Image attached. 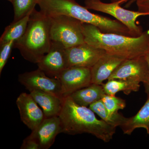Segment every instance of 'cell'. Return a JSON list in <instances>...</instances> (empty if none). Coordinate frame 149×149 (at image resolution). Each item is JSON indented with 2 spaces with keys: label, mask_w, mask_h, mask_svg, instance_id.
Instances as JSON below:
<instances>
[{
  "label": "cell",
  "mask_w": 149,
  "mask_h": 149,
  "mask_svg": "<svg viewBox=\"0 0 149 149\" xmlns=\"http://www.w3.org/2000/svg\"><path fill=\"white\" fill-rule=\"evenodd\" d=\"M82 30L85 43L108 53L131 59L143 56L149 53V29L137 37L104 33L87 23H83Z\"/></svg>",
  "instance_id": "cell-1"
},
{
  "label": "cell",
  "mask_w": 149,
  "mask_h": 149,
  "mask_svg": "<svg viewBox=\"0 0 149 149\" xmlns=\"http://www.w3.org/2000/svg\"><path fill=\"white\" fill-rule=\"evenodd\" d=\"M58 116L62 133L71 135L89 133L108 143L116 133V127L98 119L90 108L77 104L69 96L64 98Z\"/></svg>",
  "instance_id": "cell-2"
},
{
  "label": "cell",
  "mask_w": 149,
  "mask_h": 149,
  "mask_svg": "<svg viewBox=\"0 0 149 149\" xmlns=\"http://www.w3.org/2000/svg\"><path fill=\"white\" fill-rule=\"evenodd\" d=\"M40 11L49 16L71 17L83 23L94 25L102 32L133 37L129 29L117 19L92 13L75 0H39Z\"/></svg>",
  "instance_id": "cell-3"
},
{
  "label": "cell",
  "mask_w": 149,
  "mask_h": 149,
  "mask_svg": "<svg viewBox=\"0 0 149 149\" xmlns=\"http://www.w3.org/2000/svg\"><path fill=\"white\" fill-rule=\"evenodd\" d=\"M52 44L49 17L34 8L24 35L15 42L23 58L37 64L48 52Z\"/></svg>",
  "instance_id": "cell-4"
},
{
  "label": "cell",
  "mask_w": 149,
  "mask_h": 149,
  "mask_svg": "<svg viewBox=\"0 0 149 149\" xmlns=\"http://www.w3.org/2000/svg\"><path fill=\"white\" fill-rule=\"evenodd\" d=\"M128 1L121 0L106 3L101 0H84V3L88 9L107 14L113 17L129 29L133 37H139L143 32L142 27L137 24V19L141 16L149 15V13L139 10H128L120 6V4Z\"/></svg>",
  "instance_id": "cell-5"
},
{
  "label": "cell",
  "mask_w": 149,
  "mask_h": 149,
  "mask_svg": "<svg viewBox=\"0 0 149 149\" xmlns=\"http://www.w3.org/2000/svg\"><path fill=\"white\" fill-rule=\"evenodd\" d=\"M49 17L52 41L60 43L66 49L85 42L82 22L66 15Z\"/></svg>",
  "instance_id": "cell-6"
},
{
  "label": "cell",
  "mask_w": 149,
  "mask_h": 149,
  "mask_svg": "<svg viewBox=\"0 0 149 149\" xmlns=\"http://www.w3.org/2000/svg\"><path fill=\"white\" fill-rule=\"evenodd\" d=\"M18 80L29 92L40 90L63 98L59 80L57 78L49 77L39 68L19 74Z\"/></svg>",
  "instance_id": "cell-7"
},
{
  "label": "cell",
  "mask_w": 149,
  "mask_h": 149,
  "mask_svg": "<svg viewBox=\"0 0 149 149\" xmlns=\"http://www.w3.org/2000/svg\"><path fill=\"white\" fill-rule=\"evenodd\" d=\"M57 79L61 83L62 97L65 98L75 91L92 84L91 68L69 67L59 74Z\"/></svg>",
  "instance_id": "cell-8"
},
{
  "label": "cell",
  "mask_w": 149,
  "mask_h": 149,
  "mask_svg": "<svg viewBox=\"0 0 149 149\" xmlns=\"http://www.w3.org/2000/svg\"><path fill=\"white\" fill-rule=\"evenodd\" d=\"M66 49L60 43L52 41L49 50L37 63L38 68L49 77L57 78L68 67Z\"/></svg>",
  "instance_id": "cell-9"
},
{
  "label": "cell",
  "mask_w": 149,
  "mask_h": 149,
  "mask_svg": "<svg viewBox=\"0 0 149 149\" xmlns=\"http://www.w3.org/2000/svg\"><path fill=\"white\" fill-rule=\"evenodd\" d=\"M148 68L145 56L126 59L116 68L108 80L120 79L145 83L148 78Z\"/></svg>",
  "instance_id": "cell-10"
},
{
  "label": "cell",
  "mask_w": 149,
  "mask_h": 149,
  "mask_svg": "<svg viewBox=\"0 0 149 149\" xmlns=\"http://www.w3.org/2000/svg\"><path fill=\"white\" fill-rule=\"evenodd\" d=\"M68 67H82L91 68L106 52L86 43L66 49Z\"/></svg>",
  "instance_id": "cell-11"
},
{
  "label": "cell",
  "mask_w": 149,
  "mask_h": 149,
  "mask_svg": "<svg viewBox=\"0 0 149 149\" xmlns=\"http://www.w3.org/2000/svg\"><path fill=\"white\" fill-rule=\"evenodd\" d=\"M61 133L62 132L60 118L59 116H54L45 118L27 137L37 143L39 149H48L53 145L56 137Z\"/></svg>",
  "instance_id": "cell-12"
},
{
  "label": "cell",
  "mask_w": 149,
  "mask_h": 149,
  "mask_svg": "<svg viewBox=\"0 0 149 149\" xmlns=\"http://www.w3.org/2000/svg\"><path fill=\"white\" fill-rule=\"evenodd\" d=\"M16 103L22 121L32 131L45 119L42 110L30 94L21 93L17 98Z\"/></svg>",
  "instance_id": "cell-13"
},
{
  "label": "cell",
  "mask_w": 149,
  "mask_h": 149,
  "mask_svg": "<svg viewBox=\"0 0 149 149\" xmlns=\"http://www.w3.org/2000/svg\"><path fill=\"white\" fill-rule=\"evenodd\" d=\"M126 59L106 52L91 68L92 83L102 85L113 72Z\"/></svg>",
  "instance_id": "cell-14"
},
{
  "label": "cell",
  "mask_w": 149,
  "mask_h": 149,
  "mask_svg": "<svg viewBox=\"0 0 149 149\" xmlns=\"http://www.w3.org/2000/svg\"><path fill=\"white\" fill-rule=\"evenodd\" d=\"M30 94L42 108L45 118L59 116L63 106L64 98L40 90L32 91Z\"/></svg>",
  "instance_id": "cell-15"
},
{
  "label": "cell",
  "mask_w": 149,
  "mask_h": 149,
  "mask_svg": "<svg viewBox=\"0 0 149 149\" xmlns=\"http://www.w3.org/2000/svg\"><path fill=\"white\" fill-rule=\"evenodd\" d=\"M105 95L102 85L92 83L88 87L75 91L69 97L77 104L88 107L102 100Z\"/></svg>",
  "instance_id": "cell-16"
},
{
  "label": "cell",
  "mask_w": 149,
  "mask_h": 149,
  "mask_svg": "<svg viewBox=\"0 0 149 149\" xmlns=\"http://www.w3.org/2000/svg\"><path fill=\"white\" fill-rule=\"evenodd\" d=\"M120 127L123 133L128 135L137 128H145L149 136V97L139 111L132 117L126 118Z\"/></svg>",
  "instance_id": "cell-17"
},
{
  "label": "cell",
  "mask_w": 149,
  "mask_h": 149,
  "mask_svg": "<svg viewBox=\"0 0 149 149\" xmlns=\"http://www.w3.org/2000/svg\"><path fill=\"white\" fill-rule=\"evenodd\" d=\"M106 95H115L118 92L122 91L126 95L132 92H138L140 88V83L130 80L111 79L102 85Z\"/></svg>",
  "instance_id": "cell-18"
},
{
  "label": "cell",
  "mask_w": 149,
  "mask_h": 149,
  "mask_svg": "<svg viewBox=\"0 0 149 149\" xmlns=\"http://www.w3.org/2000/svg\"><path fill=\"white\" fill-rule=\"evenodd\" d=\"M31 13L17 21L13 22L6 27L0 38V45L11 41L15 42L23 36L26 31Z\"/></svg>",
  "instance_id": "cell-19"
},
{
  "label": "cell",
  "mask_w": 149,
  "mask_h": 149,
  "mask_svg": "<svg viewBox=\"0 0 149 149\" xmlns=\"http://www.w3.org/2000/svg\"><path fill=\"white\" fill-rule=\"evenodd\" d=\"M89 107L97 114L102 120L116 128L122 125L126 118L122 114L118 112L113 115H111L104 105L102 100L91 104Z\"/></svg>",
  "instance_id": "cell-20"
},
{
  "label": "cell",
  "mask_w": 149,
  "mask_h": 149,
  "mask_svg": "<svg viewBox=\"0 0 149 149\" xmlns=\"http://www.w3.org/2000/svg\"><path fill=\"white\" fill-rule=\"evenodd\" d=\"M39 0H13L14 17L13 21H16L31 13L38 4Z\"/></svg>",
  "instance_id": "cell-21"
},
{
  "label": "cell",
  "mask_w": 149,
  "mask_h": 149,
  "mask_svg": "<svg viewBox=\"0 0 149 149\" xmlns=\"http://www.w3.org/2000/svg\"><path fill=\"white\" fill-rule=\"evenodd\" d=\"M104 105L111 115L118 112L119 110L123 109L126 107L125 100L116 97L106 94L102 99Z\"/></svg>",
  "instance_id": "cell-22"
},
{
  "label": "cell",
  "mask_w": 149,
  "mask_h": 149,
  "mask_svg": "<svg viewBox=\"0 0 149 149\" xmlns=\"http://www.w3.org/2000/svg\"><path fill=\"white\" fill-rule=\"evenodd\" d=\"M15 41H11L1 45L0 49V74L5 66L14 47Z\"/></svg>",
  "instance_id": "cell-23"
},
{
  "label": "cell",
  "mask_w": 149,
  "mask_h": 149,
  "mask_svg": "<svg viewBox=\"0 0 149 149\" xmlns=\"http://www.w3.org/2000/svg\"><path fill=\"white\" fill-rule=\"evenodd\" d=\"M136 3L138 10L149 13V0H137Z\"/></svg>",
  "instance_id": "cell-24"
},
{
  "label": "cell",
  "mask_w": 149,
  "mask_h": 149,
  "mask_svg": "<svg viewBox=\"0 0 149 149\" xmlns=\"http://www.w3.org/2000/svg\"><path fill=\"white\" fill-rule=\"evenodd\" d=\"M20 149H40L37 143L27 137L24 139Z\"/></svg>",
  "instance_id": "cell-25"
},
{
  "label": "cell",
  "mask_w": 149,
  "mask_h": 149,
  "mask_svg": "<svg viewBox=\"0 0 149 149\" xmlns=\"http://www.w3.org/2000/svg\"><path fill=\"white\" fill-rule=\"evenodd\" d=\"M145 58L148 64V78H147L146 82L144 83L143 85L145 87V92L146 93L148 97H149V53H148L145 56Z\"/></svg>",
  "instance_id": "cell-26"
},
{
  "label": "cell",
  "mask_w": 149,
  "mask_h": 149,
  "mask_svg": "<svg viewBox=\"0 0 149 149\" xmlns=\"http://www.w3.org/2000/svg\"><path fill=\"white\" fill-rule=\"evenodd\" d=\"M136 1H137V0H130V1H128V2H127V3L126 4V7H129L133 3L136 2Z\"/></svg>",
  "instance_id": "cell-27"
},
{
  "label": "cell",
  "mask_w": 149,
  "mask_h": 149,
  "mask_svg": "<svg viewBox=\"0 0 149 149\" xmlns=\"http://www.w3.org/2000/svg\"><path fill=\"white\" fill-rule=\"evenodd\" d=\"M110 1H111V2H116L118 1H121V0H110ZM129 1H130V0H129Z\"/></svg>",
  "instance_id": "cell-28"
},
{
  "label": "cell",
  "mask_w": 149,
  "mask_h": 149,
  "mask_svg": "<svg viewBox=\"0 0 149 149\" xmlns=\"http://www.w3.org/2000/svg\"><path fill=\"white\" fill-rule=\"evenodd\" d=\"M6 1H8L12 3L13 0H6Z\"/></svg>",
  "instance_id": "cell-29"
},
{
  "label": "cell",
  "mask_w": 149,
  "mask_h": 149,
  "mask_svg": "<svg viewBox=\"0 0 149 149\" xmlns=\"http://www.w3.org/2000/svg\"></svg>",
  "instance_id": "cell-30"
}]
</instances>
